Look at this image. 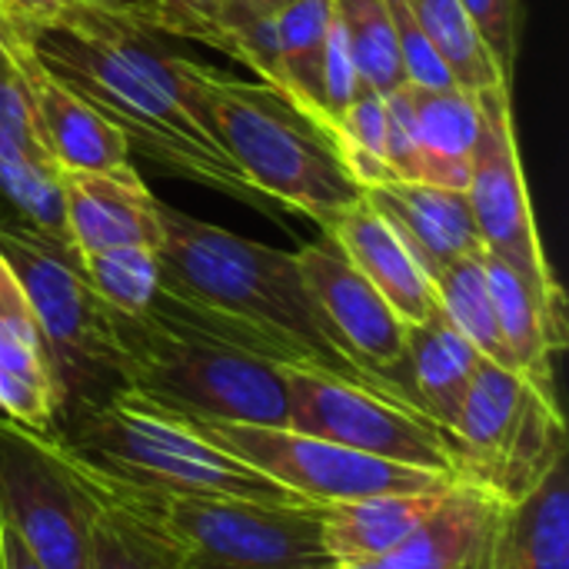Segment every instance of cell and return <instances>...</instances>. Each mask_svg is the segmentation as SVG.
I'll return each mask as SVG.
<instances>
[{
	"label": "cell",
	"instance_id": "6da1fadb",
	"mask_svg": "<svg viewBox=\"0 0 569 569\" xmlns=\"http://www.w3.org/2000/svg\"><path fill=\"white\" fill-rule=\"evenodd\" d=\"M17 33L60 83L127 140L130 153L140 150L180 180L267 207L193 90L187 57L170 53L157 33L83 0L57 20Z\"/></svg>",
	"mask_w": 569,
	"mask_h": 569
},
{
	"label": "cell",
	"instance_id": "7a4b0ae2",
	"mask_svg": "<svg viewBox=\"0 0 569 569\" xmlns=\"http://www.w3.org/2000/svg\"><path fill=\"white\" fill-rule=\"evenodd\" d=\"M157 217L160 300L170 310L277 367L320 370L393 397L340 350L293 253L237 237L167 203L157 207Z\"/></svg>",
	"mask_w": 569,
	"mask_h": 569
},
{
	"label": "cell",
	"instance_id": "3957f363",
	"mask_svg": "<svg viewBox=\"0 0 569 569\" xmlns=\"http://www.w3.org/2000/svg\"><path fill=\"white\" fill-rule=\"evenodd\" d=\"M120 390L193 423L290 427L283 367L220 340L160 300L117 317Z\"/></svg>",
	"mask_w": 569,
	"mask_h": 569
},
{
	"label": "cell",
	"instance_id": "277c9868",
	"mask_svg": "<svg viewBox=\"0 0 569 569\" xmlns=\"http://www.w3.org/2000/svg\"><path fill=\"white\" fill-rule=\"evenodd\" d=\"M60 440L97 473L143 493L313 507L217 447L193 423L170 417L127 390H113L103 403L63 417Z\"/></svg>",
	"mask_w": 569,
	"mask_h": 569
},
{
	"label": "cell",
	"instance_id": "5b68a950",
	"mask_svg": "<svg viewBox=\"0 0 569 569\" xmlns=\"http://www.w3.org/2000/svg\"><path fill=\"white\" fill-rule=\"evenodd\" d=\"M187 77L230 157L267 203H280L327 230L343 210L363 200V187L343 160L340 137L283 93L190 57Z\"/></svg>",
	"mask_w": 569,
	"mask_h": 569
},
{
	"label": "cell",
	"instance_id": "8992f818",
	"mask_svg": "<svg viewBox=\"0 0 569 569\" xmlns=\"http://www.w3.org/2000/svg\"><path fill=\"white\" fill-rule=\"evenodd\" d=\"M0 257L17 273L50 350L60 420L120 390L113 310L87 280L73 247L50 240L17 217H0Z\"/></svg>",
	"mask_w": 569,
	"mask_h": 569
},
{
	"label": "cell",
	"instance_id": "52a82bcc",
	"mask_svg": "<svg viewBox=\"0 0 569 569\" xmlns=\"http://www.w3.org/2000/svg\"><path fill=\"white\" fill-rule=\"evenodd\" d=\"M453 437L463 480L507 507L527 500L569 457L560 400L543 397L523 373L487 357L477 363Z\"/></svg>",
	"mask_w": 569,
	"mask_h": 569
},
{
	"label": "cell",
	"instance_id": "ba28073f",
	"mask_svg": "<svg viewBox=\"0 0 569 569\" xmlns=\"http://www.w3.org/2000/svg\"><path fill=\"white\" fill-rule=\"evenodd\" d=\"M93 487L57 433L0 413V523L43 569H90Z\"/></svg>",
	"mask_w": 569,
	"mask_h": 569
},
{
	"label": "cell",
	"instance_id": "9c48e42d",
	"mask_svg": "<svg viewBox=\"0 0 569 569\" xmlns=\"http://www.w3.org/2000/svg\"><path fill=\"white\" fill-rule=\"evenodd\" d=\"M283 383L290 430L350 447L377 460L463 480L457 437L427 413L307 367H283Z\"/></svg>",
	"mask_w": 569,
	"mask_h": 569
},
{
	"label": "cell",
	"instance_id": "30bf717a",
	"mask_svg": "<svg viewBox=\"0 0 569 569\" xmlns=\"http://www.w3.org/2000/svg\"><path fill=\"white\" fill-rule=\"evenodd\" d=\"M193 423V420H187ZM217 447L250 463L273 483L303 497L313 507L350 503L387 493H427L443 490L460 480L377 460L350 447L290 430V427H257V423H193Z\"/></svg>",
	"mask_w": 569,
	"mask_h": 569
},
{
	"label": "cell",
	"instance_id": "8fae6325",
	"mask_svg": "<svg viewBox=\"0 0 569 569\" xmlns=\"http://www.w3.org/2000/svg\"><path fill=\"white\" fill-rule=\"evenodd\" d=\"M477 143L470 153L467 197L487 253L520 273L547 300H567L543 250L527 173L520 160L513 83L477 90Z\"/></svg>",
	"mask_w": 569,
	"mask_h": 569
},
{
	"label": "cell",
	"instance_id": "7c38bea8",
	"mask_svg": "<svg viewBox=\"0 0 569 569\" xmlns=\"http://www.w3.org/2000/svg\"><path fill=\"white\" fill-rule=\"evenodd\" d=\"M183 540V569H333L320 507L160 497Z\"/></svg>",
	"mask_w": 569,
	"mask_h": 569
},
{
	"label": "cell",
	"instance_id": "4fadbf2b",
	"mask_svg": "<svg viewBox=\"0 0 569 569\" xmlns=\"http://www.w3.org/2000/svg\"><path fill=\"white\" fill-rule=\"evenodd\" d=\"M293 257L340 350L383 390L423 413L407 367V323L393 307L353 270L330 237L300 247Z\"/></svg>",
	"mask_w": 569,
	"mask_h": 569
},
{
	"label": "cell",
	"instance_id": "5bb4252c",
	"mask_svg": "<svg viewBox=\"0 0 569 569\" xmlns=\"http://www.w3.org/2000/svg\"><path fill=\"white\" fill-rule=\"evenodd\" d=\"M510 507L477 483H453L430 520L393 553L367 567L333 569H500Z\"/></svg>",
	"mask_w": 569,
	"mask_h": 569
},
{
	"label": "cell",
	"instance_id": "9a60e30c",
	"mask_svg": "<svg viewBox=\"0 0 569 569\" xmlns=\"http://www.w3.org/2000/svg\"><path fill=\"white\" fill-rule=\"evenodd\" d=\"M7 53L27 87L40 140L60 170H110L130 163L127 140L83 97H77L67 83H60L10 23H7Z\"/></svg>",
	"mask_w": 569,
	"mask_h": 569
},
{
	"label": "cell",
	"instance_id": "2e32d148",
	"mask_svg": "<svg viewBox=\"0 0 569 569\" xmlns=\"http://www.w3.org/2000/svg\"><path fill=\"white\" fill-rule=\"evenodd\" d=\"M67 230L80 257L117 243H160V200L133 163L110 170H60Z\"/></svg>",
	"mask_w": 569,
	"mask_h": 569
},
{
	"label": "cell",
	"instance_id": "e0dca14e",
	"mask_svg": "<svg viewBox=\"0 0 569 569\" xmlns=\"http://www.w3.org/2000/svg\"><path fill=\"white\" fill-rule=\"evenodd\" d=\"M0 413L60 437V390L30 300L0 257Z\"/></svg>",
	"mask_w": 569,
	"mask_h": 569
},
{
	"label": "cell",
	"instance_id": "ac0fdd59",
	"mask_svg": "<svg viewBox=\"0 0 569 569\" xmlns=\"http://www.w3.org/2000/svg\"><path fill=\"white\" fill-rule=\"evenodd\" d=\"M83 470L97 500L90 569H183V540L170 527L157 493L123 487L87 463Z\"/></svg>",
	"mask_w": 569,
	"mask_h": 569
},
{
	"label": "cell",
	"instance_id": "d6986e66",
	"mask_svg": "<svg viewBox=\"0 0 569 569\" xmlns=\"http://www.w3.org/2000/svg\"><path fill=\"white\" fill-rule=\"evenodd\" d=\"M363 200L400 233L430 280L447 263L483 250L467 190L393 180L363 190Z\"/></svg>",
	"mask_w": 569,
	"mask_h": 569
},
{
	"label": "cell",
	"instance_id": "ffe728a7",
	"mask_svg": "<svg viewBox=\"0 0 569 569\" xmlns=\"http://www.w3.org/2000/svg\"><path fill=\"white\" fill-rule=\"evenodd\" d=\"M327 237L403 323H423L440 310L423 267L407 250L400 233L367 200H357L350 210H343L327 227Z\"/></svg>",
	"mask_w": 569,
	"mask_h": 569
},
{
	"label": "cell",
	"instance_id": "44dd1931",
	"mask_svg": "<svg viewBox=\"0 0 569 569\" xmlns=\"http://www.w3.org/2000/svg\"><path fill=\"white\" fill-rule=\"evenodd\" d=\"M480 260L490 280V293L497 303V317L513 370L523 373L543 397L560 400L557 357L569 343L567 300H547L520 273H513L487 250L480 253Z\"/></svg>",
	"mask_w": 569,
	"mask_h": 569
},
{
	"label": "cell",
	"instance_id": "7402d4cb",
	"mask_svg": "<svg viewBox=\"0 0 569 569\" xmlns=\"http://www.w3.org/2000/svg\"><path fill=\"white\" fill-rule=\"evenodd\" d=\"M450 487L427 493H387L320 507L323 547L333 567H367L410 540L440 507Z\"/></svg>",
	"mask_w": 569,
	"mask_h": 569
},
{
	"label": "cell",
	"instance_id": "603a6c76",
	"mask_svg": "<svg viewBox=\"0 0 569 569\" xmlns=\"http://www.w3.org/2000/svg\"><path fill=\"white\" fill-rule=\"evenodd\" d=\"M483 357L477 347L447 320L443 310L423 323H407V367L420 407L447 433H453L463 397Z\"/></svg>",
	"mask_w": 569,
	"mask_h": 569
},
{
	"label": "cell",
	"instance_id": "cb8c5ba5",
	"mask_svg": "<svg viewBox=\"0 0 569 569\" xmlns=\"http://www.w3.org/2000/svg\"><path fill=\"white\" fill-rule=\"evenodd\" d=\"M413 130L423 153V183L467 190L470 153L477 143V97L460 87H410L403 83Z\"/></svg>",
	"mask_w": 569,
	"mask_h": 569
},
{
	"label": "cell",
	"instance_id": "d4e9b609",
	"mask_svg": "<svg viewBox=\"0 0 569 569\" xmlns=\"http://www.w3.org/2000/svg\"><path fill=\"white\" fill-rule=\"evenodd\" d=\"M500 569H569V457L510 507Z\"/></svg>",
	"mask_w": 569,
	"mask_h": 569
},
{
	"label": "cell",
	"instance_id": "484cf974",
	"mask_svg": "<svg viewBox=\"0 0 569 569\" xmlns=\"http://www.w3.org/2000/svg\"><path fill=\"white\" fill-rule=\"evenodd\" d=\"M333 30V0H290L277 10V37L283 53V70L293 87L297 103L333 137L337 127L327 113V43Z\"/></svg>",
	"mask_w": 569,
	"mask_h": 569
},
{
	"label": "cell",
	"instance_id": "4316f807",
	"mask_svg": "<svg viewBox=\"0 0 569 569\" xmlns=\"http://www.w3.org/2000/svg\"><path fill=\"white\" fill-rule=\"evenodd\" d=\"M480 253H470V257H460V260L447 263L430 283H433L440 310L477 347V353L513 370V360H510V350L503 343L497 303H493L490 280H487Z\"/></svg>",
	"mask_w": 569,
	"mask_h": 569
},
{
	"label": "cell",
	"instance_id": "83f0119b",
	"mask_svg": "<svg viewBox=\"0 0 569 569\" xmlns=\"http://www.w3.org/2000/svg\"><path fill=\"white\" fill-rule=\"evenodd\" d=\"M407 7L460 90L477 93L497 83H510L497 70L490 50L483 47L460 0H407Z\"/></svg>",
	"mask_w": 569,
	"mask_h": 569
},
{
	"label": "cell",
	"instance_id": "f1b7e54d",
	"mask_svg": "<svg viewBox=\"0 0 569 569\" xmlns=\"http://www.w3.org/2000/svg\"><path fill=\"white\" fill-rule=\"evenodd\" d=\"M333 20L363 83L383 97L407 83L387 0H333Z\"/></svg>",
	"mask_w": 569,
	"mask_h": 569
},
{
	"label": "cell",
	"instance_id": "f546056e",
	"mask_svg": "<svg viewBox=\"0 0 569 569\" xmlns=\"http://www.w3.org/2000/svg\"><path fill=\"white\" fill-rule=\"evenodd\" d=\"M80 260L90 287L117 317H140L160 290V263L153 247L117 243Z\"/></svg>",
	"mask_w": 569,
	"mask_h": 569
},
{
	"label": "cell",
	"instance_id": "4dcf8cb0",
	"mask_svg": "<svg viewBox=\"0 0 569 569\" xmlns=\"http://www.w3.org/2000/svg\"><path fill=\"white\" fill-rule=\"evenodd\" d=\"M217 50L230 53L233 60L247 63L260 83L273 87L277 93H283L290 103H297L293 87L287 80L283 70V53H280V37H277V13L253 7L247 0H227L223 17H220V37H217ZM300 107V103H297ZM303 110V107H300ZM310 117V113H307Z\"/></svg>",
	"mask_w": 569,
	"mask_h": 569
},
{
	"label": "cell",
	"instance_id": "1f68e13d",
	"mask_svg": "<svg viewBox=\"0 0 569 569\" xmlns=\"http://www.w3.org/2000/svg\"><path fill=\"white\" fill-rule=\"evenodd\" d=\"M40 167V170H60L37 130L33 107L27 97V87L20 80V70L13 67L7 53V37H3V53H0V167Z\"/></svg>",
	"mask_w": 569,
	"mask_h": 569
},
{
	"label": "cell",
	"instance_id": "d6a6232c",
	"mask_svg": "<svg viewBox=\"0 0 569 569\" xmlns=\"http://www.w3.org/2000/svg\"><path fill=\"white\" fill-rule=\"evenodd\" d=\"M223 7L227 0H120L107 13H117L150 33H170L217 47Z\"/></svg>",
	"mask_w": 569,
	"mask_h": 569
},
{
	"label": "cell",
	"instance_id": "836d02e7",
	"mask_svg": "<svg viewBox=\"0 0 569 569\" xmlns=\"http://www.w3.org/2000/svg\"><path fill=\"white\" fill-rule=\"evenodd\" d=\"M473 20L483 47L490 50L503 80L513 83L520 40H523V0H460Z\"/></svg>",
	"mask_w": 569,
	"mask_h": 569
},
{
	"label": "cell",
	"instance_id": "e575fe53",
	"mask_svg": "<svg viewBox=\"0 0 569 569\" xmlns=\"http://www.w3.org/2000/svg\"><path fill=\"white\" fill-rule=\"evenodd\" d=\"M390 7V20H393V37H397V50H400V63H403V77L410 87H457L450 70L443 67V60L437 57V50L430 47L427 33L420 30L417 17L410 13L407 0H387Z\"/></svg>",
	"mask_w": 569,
	"mask_h": 569
},
{
	"label": "cell",
	"instance_id": "d590c367",
	"mask_svg": "<svg viewBox=\"0 0 569 569\" xmlns=\"http://www.w3.org/2000/svg\"><path fill=\"white\" fill-rule=\"evenodd\" d=\"M387 163L397 180L423 183V153L403 87L387 93Z\"/></svg>",
	"mask_w": 569,
	"mask_h": 569
},
{
	"label": "cell",
	"instance_id": "8d00e7d4",
	"mask_svg": "<svg viewBox=\"0 0 569 569\" xmlns=\"http://www.w3.org/2000/svg\"><path fill=\"white\" fill-rule=\"evenodd\" d=\"M77 0H0V17L13 30H33L50 20H57L63 10H70Z\"/></svg>",
	"mask_w": 569,
	"mask_h": 569
},
{
	"label": "cell",
	"instance_id": "74e56055",
	"mask_svg": "<svg viewBox=\"0 0 569 569\" xmlns=\"http://www.w3.org/2000/svg\"><path fill=\"white\" fill-rule=\"evenodd\" d=\"M0 569H43V563L0 523Z\"/></svg>",
	"mask_w": 569,
	"mask_h": 569
},
{
	"label": "cell",
	"instance_id": "f35d334b",
	"mask_svg": "<svg viewBox=\"0 0 569 569\" xmlns=\"http://www.w3.org/2000/svg\"><path fill=\"white\" fill-rule=\"evenodd\" d=\"M247 3H253V7H263V10H273V13H277V10H280L283 3H290V0H247Z\"/></svg>",
	"mask_w": 569,
	"mask_h": 569
},
{
	"label": "cell",
	"instance_id": "ab89813d",
	"mask_svg": "<svg viewBox=\"0 0 569 569\" xmlns=\"http://www.w3.org/2000/svg\"><path fill=\"white\" fill-rule=\"evenodd\" d=\"M83 3H90V7H97V10H110V7L120 3V0H83Z\"/></svg>",
	"mask_w": 569,
	"mask_h": 569
},
{
	"label": "cell",
	"instance_id": "60d3db41",
	"mask_svg": "<svg viewBox=\"0 0 569 569\" xmlns=\"http://www.w3.org/2000/svg\"><path fill=\"white\" fill-rule=\"evenodd\" d=\"M3 37H7V20L0 17V53H3Z\"/></svg>",
	"mask_w": 569,
	"mask_h": 569
}]
</instances>
